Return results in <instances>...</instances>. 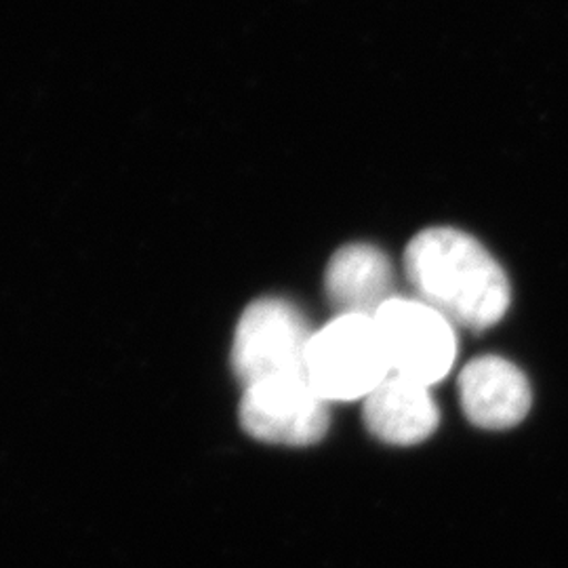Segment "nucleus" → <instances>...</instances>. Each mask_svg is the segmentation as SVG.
<instances>
[{
    "label": "nucleus",
    "instance_id": "f257e3e1",
    "mask_svg": "<svg viewBox=\"0 0 568 568\" xmlns=\"http://www.w3.org/2000/svg\"><path fill=\"white\" fill-rule=\"evenodd\" d=\"M406 278L419 300L453 325L485 331L511 302L508 276L483 244L455 227L419 232L405 251Z\"/></svg>",
    "mask_w": 568,
    "mask_h": 568
},
{
    "label": "nucleus",
    "instance_id": "39448f33",
    "mask_svg": "<svg viewBox=\"0 0 568 568\" xmlns=\"http://www.w3.org/2000/svg\"><path fill=\"white\" fill-rule=\"evenodd\" d=\"M243 427L257 440L307 447L325 438L331 410L307 377H276L244 387Z\"/></svg>",
    "mask_w": 568,
    "mask_h": 568
},
{
    "label": "nucleus",
    "instance_id": "6e6552de",
    "mask_svg": "<svg viewBox=\"0 0 568 568\" xmlns=\"http://www.w3.org/2000/svg\"><path fill=\"white\" fill-rule=\"evenodd\" d=\"M326 295L339 314L375 316L394 300V267L373 244H347L326 267Z\"/></svg>",
    "mask_w": 568,
    "mask_h": 568
},
{
    "label": "nucleus",
    "instance_id": "20e7f679",
    "mask_svg": "<svg viewBox=\"0 0 568 568\" xmlns=\"http://www.w3.org/2000/svg\"><path fill=\"white\" fill-rule=\"evenodd\" d=\"M386 347L392 375L434 386L457 356L455 325L422 300L394 297L373 316Z\"/></svg>",
    "mask_w": 568,
    "mask_h": 568
},
{
    "label": "nucleus",
    "instance_id": "423d86ee",
    "mask_svg": "<svg viewBox=\"0 0 568 568\" xmlns=\"http://www.w3.org/2000/svg\"><path fill=\"white\" fill-rule=\"evenodd\" d=\"M459 400L467 419L485 429L518 426L530 410V386L525 373L506 358L480 356L459 375Z\"/></svg>",
    "mask_w": 568,
    "mask_h": 568
},
{
    "label": "nucleus",
    "instance_id": "f03ea898",
    "mask_svg": "<svg viewBox=\"0 0 568 568\" xmlns=\"http://www.w3.org/2000/svg\"><path fill=\"white\" fill-rule=\"evenodd\" d=\"M392 366L375 318L339 314L312 335L305 377L326 403L366 398L389 377Z\"/></svg>",
    "mask_w": 568,
    "mask_h": 568
},
{
    "label": "nucleus",
    "instance_id": "0eeeda50",
    "mask_svg": "<svg viewBox=\"0 0 568 568\" xmlns=\"http://www.w3.org/2000/svg\"><path fill=\"white\" fill-rule=\"evenodd\" d=\"M368 432L387 445H417L429 438L440 424V410L429 387L389 375L365 398Z\"/></svg>",
    "mask_w": 568,
    "mask_h": 568
},
{
    "label": "nucleus",
    "instance_id": "7ed1b4c3",
    "mask_svg": "<svg viewBox=\"0 0 568 568\" xmlns=\"http://www.w3.org/2000/svg\"><path fill=\"white\" fill-rule=\"evenodd\" d=\"M310 323L300 307L267 297L244 310L232 342V368L243 387L305 375Z\"/></svg>",
    "mask_w": 568,
    "mask_h": 568
}]
</instances>
